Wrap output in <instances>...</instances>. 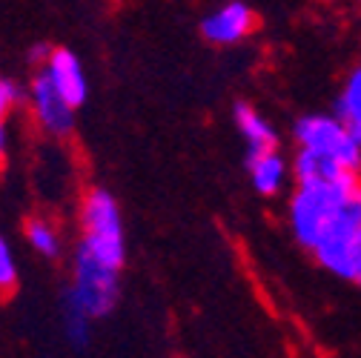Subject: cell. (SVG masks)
Segmentation results:
<instances>
[{
    "instance_id": "6da1fadb",
    "label": "cell",
    "mask_w": 361,
    "mask_h": 358,
    "mask_svg": "<svg viewBox=\"0 0 361 358\" xmlns=\"http://www.w3.org/2000/svg\"><path fill=\"white\" fill-rule=\"evenodd\" d=\"M290 230L327 273L347 278L350 252L361 235V178L298 184L290 201Z\"/></svg>"
},
{
    "instance_id": "7a4b0ae2",
    "label": "cell",
    "mask_w": 361,
    "mask_h": 358,
    "mask_svg": "<svg viewBox=\"0 0 361 358\" xmlns=\"http://www.w3.org/2000/svg\"><path fill=\"white\" fill-rule=\"evenodd\" d=\"M78 252L95 264L121 273L126 264V235L118 201L109 190H89L80 206V244Z\"/></svg>"
},
{
    "instance_id": "3957f363",
    "label": "cell",
    "mask_w": 361,
    "mask_h": 358,
    "mask_svg": "<svg viewBox=\"0 0 361 358\" xmlns=\"http://www.w3.org/2000/svg\"><path fill=\"white\" fill-rule=\"evenodd\" d=\"M293 132L298 149L322 155L350 175H361V147L347 135L338 121H333V115H304L295 121Z\"/></svg>"
},
{
    "instance_id": "277c9868",
    "label": "cell",
    "mask_w": 361,
    "mask_h": 358,
    "mask_svg": "<svg viewBox=\"0 0 361 358\" xmlns=\"http://www.w3.org/2000/svg\"><path fill=\"white\" fill-rule=\"evenodd\" d=\"M252 29H255V12H252V6L241 4V0L224 4L221 9L209 12L201 20L204 40L215 43V47H233V43L244 40Z\"/></svg>"
},
{
    "instance_id": "5b68a950",
    "label": "cell",
    "mask_w": 361,
    "mask_h": 358,
    "mask_svg": "<svg viewBox=\"0 0 361 358\" xmlns=\"http://www.w3.org/2000/svg\"><path fill=\"white\" fill-rule=\"evenodd\" d=\"M43 72L49 75L55 92L61 95V101L75 112L86 104V95H89V86H86V75H83V66L78 61L75 52L63 49V47H55L49 52V61L43 66Z\"/></svg>"
},
{
    "instance_id": "8992f818",
    "label": "cell",
    "mask_w": 361,
    "mask_h": 358,
    "mask_svg": "<svg viewBox=\"0 0 361 358\" xmlns=\"http://www.w3.org/2000/svg\"><path fill=\"white\" fill-rule=\"evenodd\" d=\"M32 109L37 115V123L47 132H52V135L63 138L75 129V112L61 101V95L55 92L49 75L43 69L32 78Z\"/></svg>"
},
{
    "instance_id": "52a82bcc",
    "label": "cell",
    "mask_w": 361,
    "mask_h": 358,
    "mask_svg": "<svg viewBox=\"0 0 361 358\" xmlns=\"http://www.w3.org/2000/svg\"><path fill=\"white\" fill-rule=\"evenodd\" d=\"M233 118H235V126L241 132V138L247 141V161L261 158V155H269V152H279V135H276V129L269 126L250 104L238 101L235 109H233Z\"/></svg>"
},
{
    "instance_id": "ba28073f",
    "label": "cell",
    "mask_w": 361,
    "mask_h": 358,
    "mask_svg": "<svg viewBox=\"0 0 361 358\" xmlns=\"http://www.w3.org/2000/svg\"><path fill=\"white\" fill-rule=\"evenodd\" d=\"M333 121H338L347 135L361 147V63L344 80L341 95L333 104Z\"/></svg>"
},
{
    "instance_id": "9c48e42d",
    "label": "cell",
    "mask_w": 361,
    "mask_h": 358,
    "mask_svg": "<svg viewBox=\"0 0 361 358\" xmlns=\"http://www.w3.org/2000/svg\"><path fill=\"white\" fill-rule=\"evenodd\" d=\"M247 169H250L252 190H255L258 195L273 198V195H279V190L284 187L287 163H284V158H281L279 152H269V155H261V158L247 161Z\"/></svg>"
},
{
    "instance_id": "30bf717a",
    "label": "cell",
    "mask_w": 361,
    "mask_h": 358,
    "mask_svg": "<svg viewBox=\"0 0 361 358\" xmlns=\"http://www.w3.org/2000/svg\"><path fill=\"white\" fill-rule=\"evenodd\" d=\"M293 172H295L298 184H333V181H344V178H358V175L344 172L338 163H333V161H327L322 155L304 152V149H298Z\"/></svg>"
},
{
    "instance_id": "8fae6325",
    "label": "cell",
    "mask_w": 361,
    "mask_h": 358,
    "mask_svg": "<svg viewBox=\"0 0 361 358\" xmlns=\"http://www.w3.org/2000/svg\"><path fill=\"white\" fill-rule=\"evenodd\" d=\"M26 238L40 255H47V258H55L61 252V238H58L55 227L47 218H29L26 221Z\"/></svg>"
},
{
    "instance_id": "7c38bea8",
    "label": "cell",
    "mask_w": 361,
    "mask_h": 358,
    "mask_svg": "<svg viewBox=\"0 0 361 358\" xmlns=\"http://www.w3.org/2000/svg\"><path fill=\"white\" fill-rule=\"evenodd\" d=\"M18 98L20 95H18L15 83L0 75V166H4V161H6V115H9V109Z\"/></svg>"
},
{
    "instance_id": "4fadbf2b",
    "label": "cell",
    "mask_w": 361,
    "mask_h": 358,
    "mask_svg": "<svg viewBox=\"0 0 361 358\" xmlns=\"http://www.w3.org/2000/svg\"><path fill=\"white\" fill-rule=\"evenodd\" d=\"M18 290V266L12 258V249L6 244V238L0 235V295H12Z\"/></svg>"
},
{
    "instance_id": "5bb4252c",
    "label": "cell",
    "mask_w": 361,
    "mask_h": 358,
    "mask_svg": "<svg viewBox=\"0 0 361 358\" xmlns=\"http://www.w3.org/2000/svg\"><path fill=\"white\" fill-rule=\"evenodd\" d=\"M347 281H353V284L361 287V235H358V241L353 244V252H350V273H347Z\"/></svg>"
}]
</instances>
